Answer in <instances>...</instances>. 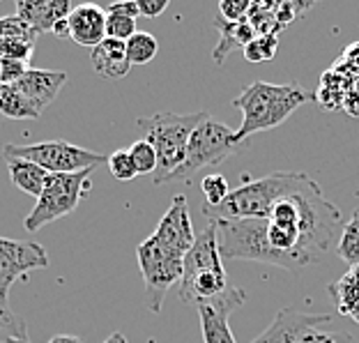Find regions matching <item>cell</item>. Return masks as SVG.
<instances>
[{
	"mask_svg": "<svg viewBox=\"0 0 359 343\" xmlns=\"http://www.w3.org/2000/svg\"><path fill=\"white\" fill-rule=\"evenodd\" d=\"M306 102H313V93L297 83L276 86L267 81H254L233 100L235 109L242 111V125L235 132V138L247 143L249 136L283 125Z\"/></svg>",
	"mask_w": 359,
	"mask_h": 343,
	"instance_id": "obj_1",
	"label": "cell"
},
{
	"mask_svg": "<svg viewBox=\"0 0 359 343\" xmlns=\"http://www.w3.org/2000/svg\"><path fill=\"white\" fill-rule=\"evenodd\" d=\"M309 180L306 173H288L276 170L265 177L251 180L242 187H235L222 206L203 208V215L212 219H269L276 201L297 191Z\"/></svg>",
	"mask_w": 359,
	"mask_h": 343,
	"instance_id": "obj_2",
	"label": "cell"
},
{
	"mask_svg": "<svg viewBox=\"0 0 359 343\" xmlns=\"http://www.w3.org/2000/svg\"><path fill=\"white\" fill-rule=\"evenodd\" d=\"M205 118H210L208 111H196V113L164 111L152 118L136 120V125L143 132V141H148L154 148V152H157V170L152 173V184H164L173 175V170L182 164L191 132Z\"/></svg>",
	"mask_w": 359,
	"mask_h": 343,
	"instance_id": "obj_3",
	"label": "cell"
},
{
	"mask_svg": "<svg viewBox=\"0 0 359 343\" xmlns=\"http://www.w3.org/2000/svg\"><path fill=\"white\" fill-rule=\"evenodd\" d=\"M244 148L247 143H240L235 138V129L228 127L226 122L205 118L191 132L184 161L173 170V175L166 182H189L201 170L224 164L226 159L240 154Z\"/></svg>",
	"mask_w": 359,
	"mask_h": 343,
	"instance_id": "obj_4",
	"label": "cell"
},
{
	"mask_svg": "<svg viewBox=\"0 0 359 343\" xmlns=\"http://www.w3.org/2000/svg\"><path fill=\"white\" fill-rule=\"evenodd\" d=\"M90 173H93V168L81 170V173H48L44 189L37 196L35 208L26 217L23 228L28 233H37L46 224L72 215L93 187L90 184Z\"/></svg>",
	"mask_w": 359,
	"mask_h": 343,
	"instance_id": "obj_5",
	"label": "cell"
},
{
	"mask_svg": "<svg viewBox=\"0 0 359 343\" xmlns=\"http://www.w3.org/2000/svg\"><path fill=\"white\" fill-rule=\"evenodd\" d=\"M222 258L256 260L281 267V258L267 242V219H212Z\"/></svg>",
	"mask_w": 359,
	"mask_h": 343,
	"instance_id": "obj_6",
	"label": "cell"
},
{
	"mask_svg": "<svg viewBox=\"0 0 359 343\" xmlns=\"http://www.w3.org/2000/svg\"><path fill=\"white\" fill-rule=\"evenodd\" d=\"M5 159H26L44 168L46 173H81L88 168H100L106 164L104 154L93 152L81 145H72L67 141H42L32 145H3Z\"/></svg>",
	"mask_w": 359,
	"mask_h": 343,
	"instance_id": "obj_7",
	"label": "cell"
},
{
	"mask_svg": "<svg viewBox=\"0 0 359 343\" xmlns=\"http://www.w3.org/2000/svg\"><path fill=\"white\" fill-rule=\"evenodd\" d=\"M136 258H138V267H141L143 283H145V307H148L152 314H159L161 307H164L166 292L182 279L184 258L168 254L152 235L138 244Z\"/></svg>",
	"mask_w": 359,
	"mask_h": 343,
	"instance_id": "obj_8",
	"label": "cell"
},
{
	"mask_svg": "<svg viewBox=\"0 0 359 343\" xmlns=\"http://www.w3.org/2000/svg\"><path fill=\"white\" fill-rule=\"evenodd\" d=\"M244 297L247 292L242 288H235L231 285L224 295L212 297L205 302H198L196 309H198L201 316V330H203V341L205 343H238L231 332V323L228 318L238 307L244 304Z\"/></svg>",
	"mask_w": 359,
	"mask_h": 343,
	"instance_id": "obj_9",
	"label": "cell"
},
{
	"mask_svg": "<svg viewBox=\"0 0 359 343\" xmlns=\"http://www.w3.org/2000/svg\"><path fill=\"white\" fill-rule=\"evenodd\" d=\"M48 267V254L37 242L0 238V288H12L23 274Z\"/></svg>",
	"mask_w": 359,
	"mask_h": 343,
	"instance_id": "obj_10",
	"label": "cell"
},
{
	"mask_svg": "<svg viewBox=\"0 0 359 343\" xmlns=\"http://www.w3.org/2000/svg\"><path fill=\"white\" fill-rule=\"evenodd\" d=\"M168 254L184 258L187 251L194 247L196 242V231L191 224L189 206H187L184 196H175L170 208L166 210V215L159 219L157 231L152 235Z\"/></svg>",
	"mask_w": 359,
	"mask_h": 343,
	"instance_id": "obj_11",
	"label": "cell"
},
{
	"mask_svg": "<svg viewBox=\"0 0 359 343\" xmlns=\"http://www.w3.org/2000/svg\"><path fill=\"white\" fill-rule=\"evenodd\" d=\"M323 323H330V316L325 314H302L295 309H281L269 323V328L256 337L251 343H295L302 332L318 328Z\"/></svg>",
	"mask_w": 359,
	"mask_h": 343,
	"instance_id": "obj_12",
	"label": "cell"
},
{
	"mask_svg": "<svg viewBox=\"0 0 359 343\" xmlns=\"http://www.w3.org/2000/svg\"><path fill=\"white\" fill-rule=\"evenodd\" d=\"M37 32L16 14L0 16V58L30 62L35 53Z\"/></svg>",
	"mask_w": 359,
	"mask_h": 343,
	"instance_id": "obj_13",
	"label": "cell"
},
{
	"mask_svg": "<svg viewBox=\"0 0 359 343\" xmlns=\"http://www.w3.org/2000/svg\"><path fill=\"white\" fill-rule=\"evenodd\" d=\"M69 21V39L79 46L95 48L106 39V10L100 5L83 3L74 7L67 16Z\"/></svg>",
	"mask_w": 359,
	"mask_h": 343,
	"instance_id": "obj_14",
	"label": "cell"
},
{
	"mask_svg": "<svg viewBox=\"0 0 359 343\" xmlns=\"http://www.w3.org/2000/svg\"><path fill=\"white\" fill-rule=\"evenodd\" d=\"M67 83V72L62 69H37L30 67L26 74L21 76L19 83H14L21 90L28 100L37 106L39 111H44L55 97H58L60 88Z\"/></svg>",
	"mask_w": 359,
	"mask_h": 343,
	"instance_id": "obj_15",
	"label": "cell"
},
{
	"mask_svg": "<svg viewBox=\"0 0 359 343\" xmlns=\"http://www.w3.org/2000/svg\"><path fill=\"white\" fill-rule=\"evenodd\" d=\"M74 7L69 0H19L16 3V16L26 21L28 26L39 32H51L53 26L62 19H67Z\"/></svg>",
	"mask_w": 359,
	"mask_h": 343,
	"instance_id": "obj_16",
	"label": "cell"
},
{
	"mask_svg": "<svg viewBox=\"0 0 359 343\" xmlns=\"http://www.w3.org/2000/svg\"><path fill=\"white\" fill-rule=\"evenodd\" d=\"M90 60H93V67L97 74L106 81L125 79L129 74V69H132V62L127 58L125 42H118V39H109V37L93 48Z\"/></svg>",
	"mask_w": 359,
	"mask_h": 343,
	"instance_id": "obj_17",
	"label": "cell"
},
{
	"mask_svg": "<svg viewBox=\"0 0 359 343\" xmlns=\"http://www.w3.org/2000/svg\"><path fill=\"white\" fill-rule=\"evenodd\" d=\"M215 28L219 30V44L212 53L217 65H222L226 60V55L235 51V48H244L251 39L256 37V30L251 28V23L244 21H224V19H215Z\"/></svg>",
	"mask_w": 359,
	"mask_h": 343,
	"instance_id": "obj_18",
	"label": "cell"
},
{
	"mask_svg": "<svg viewBox=\"0 0 359 343\" xmlns=\"http://www.w3.org/2000/svg\"><path fill=\"white\" fill-rule=\"evenodd\" d=\"M353 86L355 79L341 74L337 69H327L320 79V86L313 93V102L320 104L323 111H341Z\"/></svg>",
	"mask_w": 359,
	"mask_h": 343,
	"instance_id": "obj_19",
	"label": "cell"
},
{
	"mask_svg": "<svg viewBox=\"0 0 359 343\" xmlns=\"http://www.w3.org/2000/svg\"><path fill=\"white\" fill-rule=\"evenodd\" d=\"M5 161H7V170H10V180L16 189L26 191L28 196H35L37 199V196L42 194L44 182L48 177L46 170L26 159H5Z\"/></svg>",
	"mask_w": 359,
	"mask_h": 343,
	"instance_id": "obj_20",
	"label": "cell"
},
{
	"mask_svg": "<svg viewBox=\"0 0 359 343\" xmlns=\"http://www.w3.org/2000/svg\"><path fill=\"white\" fill-rule=\"evenodd\" d=\"M0 116L10 120H37L42 111L16 86L0 83Z\"/></svg>",
	"mask_w": 359,
	"mask_h": 343,
	"instance_id": "obj_21",
	"label": "cell"
},
{
	"mask_svg": "<svg viewBox=\"0 0 359 343\" xmlns=\"http://www.w3.org/2000/svg\"><path fill=\"white\" fill-rule=\"evenodd\" d=\"M337 254L350 267H359V208H355V212L344 224V231H341L337 244Z\"/></svg>",
	"mask_w": 359,
	"mask_h": 343,
	"instance_id": "obj_22",
	"label": "cell"
},
{
	"mask_svg": "<svg viewBox=\"0 0 359 343\" xmlns=\"http://www.w3.org/2000/svg\"><path fill=\"white\" fill-rule=\"evenodd\" d=\"M125 48H127V58L134 67V65H148L150 60H154V55L159 53V42L152 32L136 30V35H132L125 42Z\"/></svg>",
	"mask_w": 359,
	"mask_h": 343,
	"instance_id": "obj_23",
	"label": "cell"
},
{
	"mask_svg": "<svg viewBox=\"0 0 359 343\" xmlns=\"http://www.w3.org/2000/svg\"><path fill=\"white\" fill-rule=\"evenodd\" d=\"M276 48H279V35H256L242 51L249 62H265L274 58Z\"/></svg>",
	"mask_w": 359,
	"mask_h": 343,
	"instance_id": "obj_24",
	"label": "cell"
},
{
	"mask_svg": "<svg viewBox=\"0 0 359 343\" xmlns=\"http://www.w3.org/2000/svg\"><path fill=\"white\" fill-rule=\"evenodd\" d=\"M201 191L205 196V206L208 208H215V206H222V203L228 199L231 194V187H228V180L219 173H210L201 180Z\"/></svg>",
	"mask_w": 359,
	"mask_h": 343,
	"instance_id": "obj_25",
	"label": "cell"
},
{
	"mask_svg": "<svg viewBox=\"0 0 359 343\" xmlns=\"http://www.w3.org/2000/svg\"><path fill=\"white\" fill-rule=\"evenodd\" d=\"M129 154H132V161L138 175H152L154 170H157V152H154V148L148 141L141 138V141L132 143Z\"/></svg>",
	"mask_w": 359,
	"mask_h": 343,
	"instance_id": "obj_26",
	"label": "cell"
},
{
	"mask_svg": "<svg viewBox=\"0 0 359 343\" xmlns=\"http://www.w3.org/2000/svg\"><path fill=\"white\" fill-rule=\"evenodd\" d=\"M132 35H136V19L134 16L106 12V37L118 39V42H127Z\"/></svg>",
	"mask_w": 359,
	"mask_h": 343,
	"instance_id": "obj_27",
	"label": "cell"
},
{
	"mask_svg": "<svg viewBox=\"0 0 359 343\" xmlns=\"http://www.w3.org/2000/svg\"><path fill=\"white\" fill-rule=\"evenodd\" d=\"M106 166H109L111 175L116 180H122V182H129V180H134L138 175L134 161H132V154H129V150H125V148L111 152L109 159H106Z\"/></svg>",
	"mask_w": 359,
	"mask_h": 343,
	"instance_id": "obj_28",
	"label": "cell"
},
{
	"mask_svg": "<svg viewBox=\"0 0 359 343\" xmlns=\"http://www.w3.org/2000/svg\"><path fill=\"white\" fill-rule=\"evenodd\" d=\"M295 343H357V339L348 332H325L320 328H311L302 332Z\"/></svg>",
	"mask_w": 359,
	"mask_h": 343,
	"instance_id": "obj_29",
	"label": "cell"
},
{
	"mask_svg": "<svg viewBox=\"0 0 359 343\" xmlns=\"http://www.w3.org/2000/svg\"><path fill=\"white\" fill-rule=\"evenodd\" d=\"M23 325L21 318H16L10 307V288H0V343H3L5 334L19 330Z\"/></svg>",
	"mask_w": 359,
	"mask_h": 343,
	"instance_id": "obj_30",
	"label": "cell"
},
{
	"mask_svg": "<svg viewBox=\"0 0 359 343\" xmlns=\"http://www.w3.org/2000/svg\"><path fill=\"white\" fill-rule=\"evenodd\" d=\"M332 69L341 72L350 79H359V42H353L350 46L344 48V53L339 55V60L332 65Z\"/></svg>",
	"mask_w": 359,
	"mask_h": 343,
	"instance_id": "obj_31",
	"label": "cell"
},
{
	"mask_svg": "<svg viewBox=\"0 0 359 343\" xmlns=\"http://www.w3.org/2000/svg\"><path fill=\"white\" fill-rule=\"evenodd\" d=\"M28 69H30V62L0 58V83H7V86L19 83L21 76L26 74Z\"/></svg>",
	"mask_w": 359,
	"mask_h": 343,
	"instance_id": "obj_32",
	"label": "cell"
},
{
	"mask_svg": "<svg viewBox=\"0 0 359 343\" xmlns=\"http://www.w3.org/2000/svg\"><path fill=\"white\" fill-rule=\"evenodd\" d=\"M309 10H311V3L304 5V3H292V0L290 3H274V19L281 28H285L288 23L295 21L302 12H309Z\"/></svg>",
	"mask_w": 359,
	"mask_h": 343,
	"instance_id": "obj_33",
	"label": "cell"
},
{
	"mask_svg": "<svg viewBox=\"0 0 359 343\" xmlns=\"http://www.w3.org/2000/svg\"><path fill=\"white\" fill-rule=\"evenodd\" d=\"M251 3L249 0H222L219 3V12H222L224 21H244L249 14Z\"/></svg>",
	"mask_w": 359,
	"mask_h": 343,
	"instance_id": "obj_34",
	"label": "cell"
},
{
	"mask_svg": "<svg viewBox=\"0 0 359 343\" xmlns=\"http://www.w3.org/2000/svg\"><path fill=\"white\" fill-rule=\"evenodd\" d=\"M168 10V0H141L138 3V12H141L145 19H157Z\"/></svg>",
	"mask_w": 359,
	"mask_h": 343,
	"instance_id": "obj_35",
	"label": "cell"
},
{
	"mask_svg": "<svg viewBox=\"0 0 359 343\" xmlns=\"http://www.w3.org/2000/svg\"><path fill=\"white\" fill-rule=\"evenodd\" d=\"M106 12L109 14H127V16H134V19H138V3L136 0H120V3H113L106 7Z\"/></svg>",
	"mask_w": 359,
	"mask_h": 343,
	"instance_id": "obj_36",
	"label": "cell"
},
{
	"mask_svg": "<svg viewBox=\"0 0 359 343\" xmlns=\"http://www.w3.org/2000/svg\"><path fill=\"white\" fill-rule=\"evenodd\" d=\"M344 111L348 113V116L359 118V86H357V81H355V86L350 88V93H348V97H346Z\"/></svg>",
	"mask_w": 359,
	"mask_h": 343,
	"instance_id": "obj_37",
	"label": "cell"
},
{
	"mask_svg": "<svg viewBox=\"0 0 359 343\" xmlns=\"http://www.w3.org/2000/svg\"><path fill=\"white\" fill-rule=\"evenodd\" d=\"M3 343H32V341L28 339V332H26V323H23L19 330H14V332H10V334H5Z\"/></svg>",
	"mask_w": 359,
	"mask_h": 343,
	"instance_id": "obj_38",
	"label": "cell"
},
{
	"mask_svg": "<svg viewBox=\"0 0 359 343\" xmlns=\"http://www.w3.org/2000/svg\"><path fill=\"white\" fill-rule=\"evenodd\" d=\"M53 35L58 37V39H69V21L67 19H62V21H58L53 26Z\"/></svg>",
	"mask_w": 359,
	"mask_h": 343,
	"instance_id": "obj_39",
	"label": "cell"
},
{
	"mask_svg": "<svg viewBox=\"0 0 359 343\" xmlns=\"http://www.w3.org/2000/svg\"><path fill=\"white\" fill-rule=\"evenodd\" d=\"M48 343H83L79 337H72V334H58V337H53Z\"/></svg>",
	"mask_w": 359,
	"mask_h": 343,
	"instance_id": "obj_40",
	"label": "cell"
},
{
	"mask_svg": "<svg viewBox=\"0 0 359 343\" xmlns=\"http://www.w3.org/2000/svg\"><path fill=\"white\" fill-rule=\"evenodd\" d=\"M104 343H129V341H127V337H125V334H122V332H113L111 337L106 339Z\"/></svg>",
	"mask_w": 359,
	"mask_h": 343,
	"instance_id": "obj_41",
	"label": "cell"
},
{
	"mask_svg": "<svg viewBox=\"0 0 359 343\" xmlns=\"http://www.w3.org/2000/svg\"><path fill=\"white\" fill-rule=\"evenodd\" d=\"M357 86H359V79H357Z\"/></svg>",
	"mask_w": 359,
	"mask_h": 343,
	"instance_id": "obj_42",
	"label": "cell"
}]
</instances>
